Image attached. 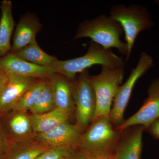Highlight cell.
I'll list each match as a JSON object with an SVG mask.
<instances>
[{
    "label": "cell",
    "instance_id": "obj_1",
    "mask_svg": "<svg viewBox=\"0 0 159 159\" xmlns=\"http://www.w3.org/2000/svg\"><path fill=\"white\" fill-rule=\"evenodd\" d=\"M125 62L122 57L115 54L111 49H105L92 42L87 52L83 56L66 60L57 59L51 67L54 69L55 73L73 80L77 74L96 65L113 68H124Z\"/></svg>",
    "mask_w": 159,
    "mask_h": 159
},
{
    "label": "cell",
    "instance_id": "obj_2",
    "mask_svg": "<svg viewBox=\"0 0 159 159\" xmlns=\"http://www.w3.org/2000/svg\"><path fill=\"white\" fill-rule=\"evenodd\" d=\"M113 126L108 116L94 119L80 143L86 155L91 158L113 156L122 132Z\"/></svg>",
    "mask_w": 159,
    "mask_h": 159
},
{
    "label": "cell",
    "instance_id": "obj_3",
    "mask_svg": "<svg viewBox=\"0 0 159 159\" xmlns=\"http://www.w3.org/2000/svg\"><path fill=\"white\" fill-rule=\"evenodd\" d=\"M123 33V29L119 22L110 16L102 15L80 23L74 39L89 38L103 48L111 50L115 48L126 56L127 45L120 39Z\"/></svg>",
    "mask_w": 159,
    "mask_h": 159
},
{
    "label": "cell",
    "instance_id": "obj_4",
    "mask_svg": "<svg viewBox=\"0 0 159 159\" xmlns=\"http://www.w3.org/2000/svg\"><path fill=\"white\" fill-rule=\"evenodd\" d=\"M110 16L119 22L123 29L127 47L125 61H127L139 33L153 27L152 18L148 9L139 5L113 6L110 11Z\"/></svg>",
    "mask_w": 159,
    "mask_h": 159
},
{
    "label": "cell",
    "instance_id": "obj_5",
    "mask_svg": "<svg viewBox=\"0 0 159 159\" xmlns=\"http://www.w3.org/2000/svg\"><path fill=\"white\" fill-rule=\"evenodd\" d=\"M98 75L89 77L96 95L97 107L94 119L109 116L114 97L122 84L124 68H113L101 66Z\"/></svg>",
    "mask_w": 159,
    "mask_h": 159
},
{
    "label": "cell",
    "instance_id": "obj_6",
    "mask_svg": "<svg viewBox=\"0 0 159 159\" xmlns=\"http://www.w3.org/2000/svg\"><path fill=\"white\" fill-rule=\"evenodd\" d=\"M153 66L154 60L152 56L142 52L135 67L131 70L125 82L119 87L114 97L109 116L111 123L116 128L122 125L125 120L124 112L137 81Z\"/></svg>",
    "mask_w": 159,
    "mask_h": 159
},
{
    "label": "cell",
    "instance_id": "obj_7",
    "mask_svg": "<svg viewBox=\"0 0 159 159\" xmlns=\"http://www.w3.org/2000/svg\"><path fill=\"white\" fill-rule=\"evenodd\" d=\"M89 77L88 70H85L78 74L77 79L73 80L72 84L77 125L81 129L93 121L97 107L96 95Z\"/></svg>",
    "mask_w": 159,
    "mask_h": 159
},
{
    "label": "cell",
    "instance_id": "obj_8",
    "mask_svg": "<svg viewBox=\"0 0 159 159\" xmlns=\"http://www.w3.org/2000/svg\"><path fill=\"white\" fill-rule=\"evenodd\" d=\"M159 118V78L153 80L148 86V97L141 108L135 113L125 120L122 125L116 128L123 132L136 125L143 126L147 129Z\"/></svg>",
    "mask_w": 159,
    "mask_h": 159
},
{
    "label": "cell",
    "instance_id": "obj_9",
    "mask_svg": "<svg viewBox=\"0 0 159 159\" xmlns=\"http://www.w3.org/2000/svg\"><path fill=\"white\" fill-rule=\"evenodd\" d=\"M0 69L7 77H30L36 79L50 78L55 71L52 67L32 64L9 53L0 57Z\"/></svg>",
    "mask_w": 159,
    "mask_h": 159
},
{
    "label": "cell",
    "instance_id": "obj_10",
    "mask_svg": "<svg viewBox=\"0 0 159 159\" xmlns=\"http://www.w3.org/2000/svg\"><path fill=\"white\" fill-rule=\"evenodd\" d=\"M81 129L77 125L66 122L44 133L39 134L38 138L41 142L54 148H72L79 145Z\"/></svg>",
    "mask_w": 159,
    "mask_h": 159
},
{
    "label": "cell",
    "instance_id": "obj_11",
    "mask_svg": "<svg viewBox=\"0 0 159 159\" xmlns=\"http://www.w3.org/2000/svg\"><path fill=\"white\" fill-rule=\"evenodd\" d=\"M0 95V115L12 110L26 91L36 82V78L8 77Z\"/></svg>",
    "mask_w": 159,
    "mask_h": 159
},
{
    "label": "cell",
    "instance_id": "obj_12",
    "mask_svg": "<svg viewBox=\"0 0 159 159\" xmlns=\"http://www.w3.org/2000/svg\"><path fill=\"white\" fill-rule=\"evenodd\" d=\"M122 132L114 154L113 159H140L144 127L136 125Z\"/></svg>",
    "mask_w": 159,
    "mask_h": 159
},
{
    "label": "cell",
    "instance_id": "obj_13",
    "mask_svg": "<svg viewBox=\"0 0 159 159\" xmlns=\"http://www.w3.org/2000/svg\"><path fill=\"white\" fill-rule=\"evenodd\" d=\"M42 25L35 15L28 13L22 16L15 31L10 53H15L36 39Z\"/></svg>",
    "mask_w": 159,
    "mask_h": 159
},
{
    "label": "cell",
    "instance_id": "obj_14",
    "mask_svg": "<svg viewBox=\"0 0 159 159\" xmlns=\"http://www.w3.org/2000/svg\"><path fill=\"white\" fill-rule=\"evenodd\" d=\"M51 80L55 108L70 113L75 104L71 80L57 73L51 76Z\"/></svg>",
    "mask_w": 159,
    "mask_h": 159
},
{
    "label": "cell",
    "instance_id": "obj_15",
    "mask_svg": "<svg viewBox=\"0 0 159 159\" xmlns=\"http://www.w3.org/2000/svg\"><path fill=\"white\" fill-rule=\"evenodd\" d=\"M0 8V57H2L11 52V38L15 23L11 1L3 0Z\"/></svg>",
    "mask_w": 159,
    "mask_h": 159
},
{
    "label": "cell",
    "instance_id": "obj_16",
    "mask_svg": "<svg viewBox=\"0 0 159 159\" xmlns=\"http://www.w3.org/2000/svg\"><path fill=\"white\" fill-rule=\"evenodd\" d=\"M70 114L56 108L45 113L33 114L31 118L32 128L39 134L47 132L67 122Z\"/></svg>",
    "mask_w": 159,
    "mask_h": 159
},
{
    "label": "cell",
    "instance_id": "obj_17",
    "mask_svg": "<svg viewBox=\"0 0 159 159\" xmlns=\"http://www.w3.org/2000/svg\"><path fill=\"white\" fill-rule=\"evenodd\" d=\"M11 111L13 112L9 114L4 119L6 129L3 130L6 136L17 138L28 134L32 127L31 119L23 112Z\"/></svg>",
    "mask_w": 159,
    "mask_h": 159
},
{
    "label": "cell",
    "instance_id": "obj_18",
    "mask_svg": "<svg viewBox=\"0 0 159 159\" xmlns=\"http://www.w3.org/2000/svg\"><path fill=\"white\" fill-rule=\"evenodd\" d=\"M12 54L20 59L40 66L51 67L57 59L43 51L38 44L36 39L21 50Z\"/></svg>",
    "mask_w": 159,
    "mask_h": 159
},
{
    "label": "cell",
    "instance_id": "obj_19",
    "mask_svg": "<svg viewBox=\"0 0 159 159\" xmlns=\"http://www.w3.org/2000/svg\"><path fill=\"white\" fill-rule=\"evenodd\" d=\"M43 80L36 81L26 91L12 110V111L24 112L27 110L30 109L32 107L41 93L46 87L48 81Z\"/></svg>",
    "mask_w": 159,
    "mask_h": 159
},
{
    "label": "cell",
    "instance_id": "obj_20",
    "mask_svg": "<svg viewBox=\"0 0 159 159\" xmlns=\"http://www.w3.org/2000/svg\"><path fill=\"white\" fill-rule=\"evenodd\" d=\"M54 108L55 106L54 94L50 80L29 110L33 114H41L50 111Z\"/></svg>",
    "mask_w": 159,
    "mask_h": 159
},
{
    "label": "cell",
    "instance_id": "obj_21",
    "mask_svg": "<svg viewBox=\"0 0 159 159\" xmlns=\"http://www.w3.org/2000/svg\"><path fill=\"white\" fill-rule=\"evenodd\" d=\"M72 148H54L46 150L35 159H69L72 156Z\"/></svg>",
    "mask_w": 159,
    "mask_h": 159
},
{
    "label": "cell",
    "instance_id": "obj_22",
    "mask_svg": "<svg viewBox=\"0 0 159 159\" xmlns=\"http://www.w3.org/2000/svg\"><path fill=\"white\" fill-rule=\"evenodd\" d=\"M45 150L41 148H29L13 155L10 159H35Z\"/></svg>",
    "mask_w": 159,
    "mask_h": 159
},
{
    "label": "cell",
    "instance_id": "obj_23",
    "mask_svg": "<svg viewBox=\"0 0 159 159\" xmlns=\"http://www.w3.org/2000/svg\"><path fill=\"white\" fill-rule=\"evenodd\" d=\"M148 132L155 139H159V118L147 129Z\"/></svg>",
    "mask_w": 159,
    "mask_h": 159
},
{
    "label": "cell",
    "instance_id": "obj_24",
    "mask_svg": "<svg viewBox=\"0 0 159 159\" xmlns=\"http://www.w3.org/2000/svg\"><path fill=\"white\" fill-rule=\"evenodd\" d=\"M9 142L7 137L3 131L0 124V152L7 149L9 146Z\"/></svg>",
    "mask_w": 159,
    "mask_h": 159
},
{
    "label": "cell",
    "instance_id": "obj_25",
    "mask_svg": "<svg viewBox=\"0 0 159 159\" xmlns=\"http://www.w3.org/2000/svg\"><path fill=\"white\" fill-rule=\"evenodd\" d=\"M8 77L6 74L0 69V95L2 92L6 84L8 82Z\"/></svg>",
    "mask_w": 159,
    "mask_h": 159
},
{
    "label": "cell",
    "instance_id": "obj_26",
    "mask_svg": "<svg viewBox=\"0 0 159 159\" xmlns=\"http://www.w3.org/2000/svg\"><path fill=\"white\" fill-rule=\"evenodd\" d=\"M74 159H89V158L85 154H81L76 157Z\"/></svg>",
    "mask_w": 159,
    "mask_h": 159
},
{
    "label": "cell",
    "instance_id": "obj_27",
    "mask_svg": "<svg viewBox=\"0 0 159 159\" xmlns=\"http://www.w3.org/2000/svg\"><path fill=\"white\" fill-rule=\"evenodd\" d=\"M89 159H113V156L111 157H102L99 158H91L89 157Z\"/></svg>",
    "mask_w": 159,
    "mask_h": 159
},
{
    "label": "cell",
    "instance_id": "obj_28",
    "mask_svg": "<svg viewBox=\"0 0 159 159\" xmlns=\"http://www.w3.org/2000/svg\"><path fill=\"white\" fill-rule=\"evenodd\" d=\"M155 3L159 6V1H155Z\"/></svg>",
    "mask_w": 159,
    "mask_h": 159
}]
</instances>
